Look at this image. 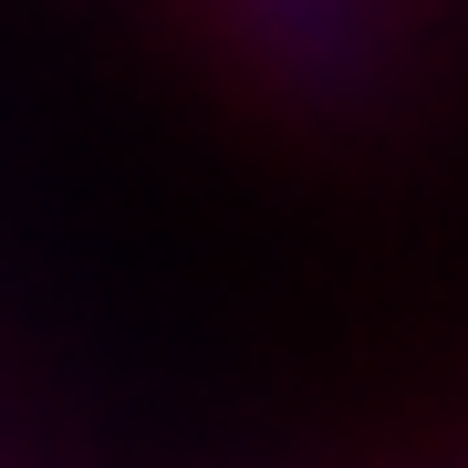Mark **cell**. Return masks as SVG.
Returning <instances> with one entry per match:
<instances>
[{"label": "cell", "instance_id": "cell-1", "mask_svg": "<svg viewBox=\"0 0 468 468\" xmlns=\"http://www.w3.org/2000/svg\"><path fill=\"white\" fill-rule=\"evenodd\" d=\"M239 32L271 52V73L302 94H344L375 63V11L365 0H229Z\"/></svg>", "mask_w": 468, "mask_h": 468}]
</instances>
